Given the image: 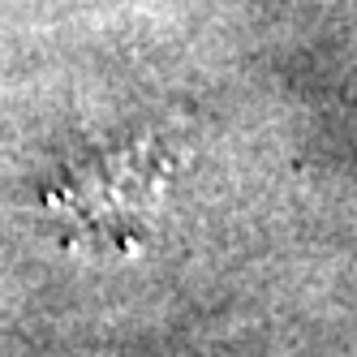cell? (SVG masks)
I'll list each match as a JSON object with an SVG mask.
<instances>
[{
    "label": "cell",
    "mask_w": 357,
    "mask_h": 357,
    "mask_svg": "<svg viewBox=\"0 0 357 357\" xmlns=\"http://www.w3.org/2000/svg\"><path fill=\"white\" fill-rule=\"evenodd\" d=\"M164 176H168V155H160L155 142H142L73 172L52 198V207L69 224H78L86 237L125 241L138 233V224L160 202Z\"/></svg>",
    "instance_id": "1"
}]
</instances>
